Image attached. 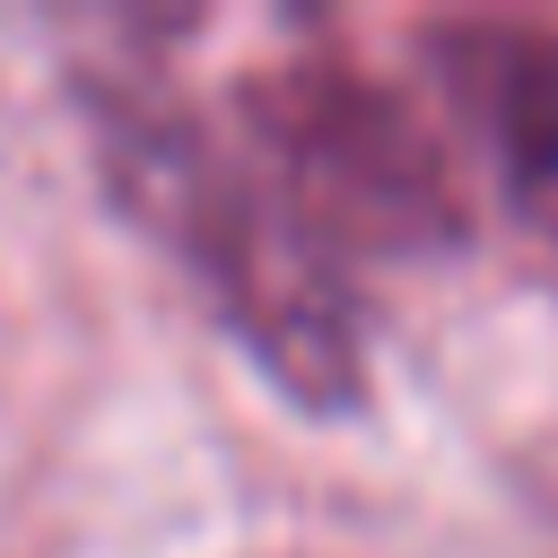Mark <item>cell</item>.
I'll return each mask as SVG.
<instances>
[{
    "label": "cell",
    "mask_w": 558,
    "mask_h": 558,
    "mask_svg": "<svg viewBox=\"0 0 558 558\" xmlns=\"http://www.w3.org/2000/svg\"><path fill=\"white\" fill-rule=\"evenodd\" d=\"M87 148L122 218L183 262L235 349L314 418L366 401V314L340 279V253L279 201L262 166H244L209 122L157 78V61L87 52L70 70Z\"/></svg>",
    "instance_id": "cell-1"
},
{
    "label": "cell",
    "mask_w": 558,
    "mask_h": 558,
    "mask_svg": "<svg viewBox=\"0 0 558 558\" xmlns=\"http://www.w3.org/2000/svg\"><path fill=\"white\" fill-rule=\"evenodd\" d=\"M235 113H244L253 157L279 183V201L331 253L418 262V253H453L471 235V192H462L445 140L357 52L296 44V52L262 61L235 87Z\"/></svg>",
    "instance_id": "cell-2"
},
{
    "label": "cell",
    "mask_w": 558,
    "mask_h": 558,
    "mask_svg": "<svg viewBox=\"0 0 558 558\" xmlns=\"http://www.w3.org/2000/svg\"><path fill=\"white\" fill-rule=\"evenodd\" d=\"M418 61L497 183L532 218H558V17H427Z\"/></svg>",
    "instance_id": "cell-3"
}]
</instances>
